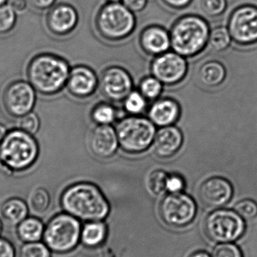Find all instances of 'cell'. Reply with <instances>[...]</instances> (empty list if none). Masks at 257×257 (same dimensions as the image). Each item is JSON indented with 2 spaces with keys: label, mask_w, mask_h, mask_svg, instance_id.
I'll list each match as a JSON object with an SVG mask.
<instances>
[{
  "label": "cell",
  "mask_w": 257,
  "mask_h": 257,
  "mask_svg": "<svg viewBox=\"0 0 257 257\" xmlns=\"http://www.w3.org/2000/svg\"><path fill=\"white\" fill-rule=\"evenodd\" d=\"M108 3H120L122 0H107Z\"/></svg>",
  "instance_id": "obj_45"
},
{
  "label": "cell",
  "mask_w": 257,
  "mask_h": 257,
  "mask_svg": "<svg viewBox=\"0 0 257 257\" xmlns=\"http://www.w3.org/2000/svg\"><path fill=\"white\" fill-rule=\"evenodd\" d=\"M147 101L139 90H133L123 102L125 111L130 115H140L147 108Z\"/></svg>",
  "instance_id": "obj_28"
},
{
  "label": "cell",
  "mask_w": 257,
  "mask_h": 257,
  "mask_svg": "<svg viewBox=\"0 0 257 257\" xmlns=\"http://www.w3.org/2000/svg\"><path fill=\"white\" fill-rule=\"evenodd\" d=\"M102 94L113 102H122L133 91V82L127 71L120 66H110L99 79Z\"/></svg>",
  "instance_id": "obj_13"
},
{
  "label": "cell",
  "mask_w": 257,
  "mask_h": 257,
  "mask_svg": "<svg viewBox=\"0 0 257 257\" xmlns=\"http://www.w3.org/2000/svg\"><path fill=\"white\" fill-rule=\"evenodd\" d=\"M7 2V0H0V6H3Z\"/></svg>",
  "instance_id": "obj_46"
},
{
  "label": "cell",
  "mask_w": 257,
  "mask_h": 257,
  "mask_svg": "<svg viewBox=\"0 0 257 257\" xmlns=\"http://www.w3.org/2000/svg\"><path fill=\"white\" fill-rule=\"evenodd\" d=\"M99 82L93 69L86 66H77L71 69L66 87L74 97L85 99L94 93Z\"/></svg>",
  "instance_id": "obj_17"
},
{
  "label": "cell",
  "mask_w": 257,
  "mask_h": 257,
  "mask_svg": "<svg viewBox=\"0 0 257 257\" xmlns=\"http://www.w3.org/2000/svg\"><path fill=\"white\" fill-rule=\"evenodd\" d=\"M212 257H244L242 250L235 243L218 244L213 250Z\"/></svg>",
  "instance_id": "obj_35"
},
{
  "label": "cell",
  "mask_w": 257,
  "mask_h": 257,
  "mask_svg": "<svg viewBox=\"0 0 257 257\" xmlns=\"http://www.w3.org/2000/svg\"><path fill=\"white\" fill-rule=\"evenodd\" d=\"M20 257H51V252L43 243L29 242L21 247Z\"/></svg>",
  "instance_id": "obj_31"
},
{
  "label": "cell",
  "mask_w": 257,
  "mask_h": 257,
  "mask_svg": "<svg viewBox=\"0 0 257 257\" xmlns=\"http://www.w3.org/2000/svg\"><path fill=\"white\" fill-rule=\"evenodd\" d=\"M28 207L22 199L18 198L8 199L1 208L3 220L11 226H16L27 218Z\"/></svg>",
  "instance_id": "obj_22"
},
{
  "label": "cell",
  "mask_w": 257,
  "mask_h": 257,
  "mask_svg": "<svg viewBox=\"0 0 257 257\" xmlns=\"http://www.w3.org/2000/svg\"><path fill=\"white\" fill-rule=\"evenodd\" d=\"M2 227H3V226H2V223L1 221H0V233H1L2 232Z\"/></svg>",
  "instance_id": "obj_47"
},
{
  "label": "cell",
  "mask_w": 257,
  "mask_h": 257,
  "mask_svg": "<svg viewBox=\"0 0 257 257\" xmlns=\"http://www.w3.org/2000/svg\"><path fill=\"white\" fill-rule=\"evenodd\" d=\"M189 257H212L210 256L209 253L207 252L203 251V250H198V251L194 252L190 255Z\"/></svg>",
  "instance_id": "obj_43"
},
{
  "label": "cell",
  "mask_w": 257,
  "mask_h": 257,
  "mask_svg": "<svg viewBox=\"0 0 257 257\" xmlns=\"http://www.w3.org/2000/svg\"><path fill=\"white\" fill-rule=\"evenodd\" d=\"M226 0H201V9L206 16L217 18L225 12Z\"/></svg>",
  "instance_id": "obj_33"
},
{
  "label": "cell",
  "mask_w": 257,
  "mask_h": 257,
  "mask_svg": "<svg viewBox=\"0 0 257 257\" xmlns=\"http://www.w3.org/2000/svg\"><path fill=\"white\" fill-rule=\"evenodd\" d=\"M0 257H15L13 245L5 238H0Z\"/></svg>",
  "instance_id": "obj_39"
},
{
  "label": "cell",
  "mask_w": 257,
  "mask_h": 257,
  "mask_svg": "<svg viewBox=\"0 0 257 257\" xmlns=\"http://www.w3.org/2000/svg\"><path fill=\"white\" fill-rule=\"evenodd\" d=\"M18 128L31 135L36 134L40 126V121L37 114L30 112L20 117Z\"/></svg>",
  "instance_id": "obj_36"
},
{
  "label": "cell",
  "mask_w": 257,
  "mask_h": 257,
  "mask_svg": "<svg viewBox=\"0 0 257 257\" xmlns=\"http://www.w3.org/2000/svg\"><path fill=\"white\" fill-rule=\"evenodd\" d=\"M116 108L111 104L101 102L91 111V118L97 125H111L117 119Z\"/></svg>",
  "instance_id": "obj_26"
},
{
  "label": "cell",
  "mask_w": 257,
  "mask_h": 257,
  "mask_svg": "<svg viewBox=\"0 0 257 257\" xmlns=\"http://www.w3.org/2000/svg\"><path fill=\"white\" fill-rule=\"evenodd\" d=\"M51 197L49 193L42 187L35 189L28 198V205L32 212L36 215L43 214L49 208Z\"/></svg>",
  "instance_id": "obj_25"
},
{
  "label": "cell",
  "mask_w": 257,
  "mask_h": 257,
  "mask_svg": "<svg viewBox=\"0 0 257 257\" xmlns=\"http://www.w3.org/2000/svg\"><path fill=\"white\" fill-rule=\"evenodd\" d=\"M45 232L43 223L36 217H27L18 225L17 233L24 242H36L42 238Z\"/></svg>",
  "instance_id": "obj_23"
},
{
  "label": "cell",
  "mask_w": 257,
  "mask_h": 257,
  "mask_svg": "<svg viewBox=\"0 0 257 257\" xmlns=\"http://www.w3.org/2000/svg\"><path fill=\"white\" fill-rule=\"evenodd\" d=\"M119 145L124 152L139 154L154 143L156 126L149 118L131 115L122 119L115 128Z\"/></svg>",
  "instance_id": "obj_6"
},
{
  "label": "cell",
  "mask_w": 257,
  "mask_h": 257,
  "mask_svg": "<svg viewBox=\"0 0 257 257\" xmlns=\"http://www.w3.org/2000/svg\"><path fill=\"white\" fill-rule=\"evenodd\" d=\"M163 84L155 77L149 76L143 78L139 84V91L147 100H157L163 91Z\"/></svg>",
  "instance_id": "obj_29"
},
{
  "label": "cell",
  "mask_w": 257,
  "mask_h": 257,
  "mask_svg": "<svg viewBox=\"0 0 257 257\" xmlns=\"http://www.w3.org/2000/svg\"><path fill=\"white\" fill-rule=\"evenodd\" d=\"M163 4L174 10H182L191 4L193 0H161Z\"/></svg>",
  "instance_id": "obj_40"
},
{
  "label": "cell",
  "mask_w": 257,
  "mask_h": 257,
  "mask_svg": "<svg viewBox=\"0 0 257 257\" xmlns=\"http://www.w3.org/2000/svg\"><path fill=\"white\" fill-rule=\"evenodd\" d=\"M107 235L106 226L100 221H90L81 230V238L83 244L87 247L100 245Z\"/></svg>",
  "instance_id": "obj_24"
},
{
  "label": "cell",
  "mask_w": 257,
  "mask_h": 257,
  "mask_svg": "<svg viewBox=\"0 0 257 257\" xmlns=\"http://www.w3.org/2000/svg\"><path fill=\"white\" fill-rule=\"evenodd\" d=\"M228 30L231 37L240 45L257 42V7L243 6L237 8L229 20Z\"/></svg>",
  "instance_id": "obj_11"
},
{
  "label": "cell",
  "mask_w": 257,
  "mask_h": 257,
  "mask_svg": "<svg viewBox=\"0 0 257 257\" xmlns=\"http://www.w3.org/2000/svg\"><path fill=\"white\" fill-rule=\"evenodd\" d=\"M169 173L163 169H156L151 172L148 178V187L154 195L166 193V181Z\"/></svg>",
  "instance_id": "obj_30"
},
{
  "label": "cell",
  "mask_w": 257,
  "mask_h": 257,
  "mask_svg": "<svg viewBox=\"0 0 257 257\" xmlns=\"http://www.w3.org/2000/svg\"><path fill=\"white\" fill-rule=\"evenodd\" d=\"M198 196L205 207L217 209L230 202L233 196V187L228 180L221 177H212L201 184Z\"/></svg>",
  "instance_id": "obj_14"
},
{
  "label": "cell",
  "mask_w": 257,
  "mask_h": 257,
  "mask_svg": "<svg viewBox=\"0 0 257 257\" xmlns=\"http://www.w3.org/2000/svg\"><path fill=\"white\" fill-rule=\"evenodd\" d=\"M7 5H9L15 12H21L27 7L26 0H7Z\"/></svg>",
  "instance_id": "obj_42"
},
{
  "label": "cell",
  "mask_w": 257,
  "mask_h": 257,
  "mask_svg": "<svg viewBox=\"0 0 257 257\" xmlns=\"http://www.w3.org/2000/svg\"><path fill=\"white\" fill-rule=\"evenodd\" d=\"M15 11L9 5L0 6V34H4L10 31L15 26Z\"/></svg>",
  "instance_id": "obj_34"
},
{
  "label": "cell",
  "mask_w": 257,
  "mask_h": 257,
  "mask_svg": "<svg viewBox=\"0 0 257 257\" xmlns=\"http://www.w3.org/2000/svg\"><path fill=\"white\" fill-rule=\"evenodd\" d=\"M230 33L225 27H217L210 32L208 45L212 51L220 52L229 47L231 42Z\"/></svg>",
  "instance_id": "obj_27"
},
{
  "label": "cell",
  "mask_w": 257,
  "mask_h": 257,
  "mask_svg": "<svg viewBox=\"0 0 257 257\" xmlns=\"http://www.w3.org/2000/svg\"><path fill=\"white\" fill-rule=\"evenodd\" d=\"M81 235L80 222L69 214L53 217L45 228V244L51 251L65 253L72 251L79 242Z\"/></svg>",
  "instance_id": "obj_8"
},
{
  "label": "cell",
  "mask_w": 257,
  "mask_h": 257,
  "mask_svg": "<svg viewBox=\"0 0 257 257\" xmlns=\"http://www.w3.org/2000/svg\"><path fill=\"white\" fill-rule=\"evenodd\" d=\"M210 28L199 15L189 14L180 17L171 27V48L184 57H192L203 51L208 45Z\"/></svg>",
  "instance_id": "obj_3"
},
{
  "label": "cell",
  "mask_w": 257,
  "mask_h": 257,
  "mask_svg": "<svg viewBox=\"0 0 257 257\" xmlns=\"http://www.w3.org/2000/svg\"><path fill=\"white\" fill-rule=\"evenodd\" d=\"M184 143V136L179 128L172 126L160 127L154 138V153L161 159H169L178 154Z\"/></svg>",
  "instance_id": "obj_18"
},
{
  "label": "cell",
  "mask_w": 257,
  "mask_h": 257,
  "mask_svg": "<svg viewBox=\"0 0 257 257\" xmlns=\"http://www.w3.org/2000/svg\"><path fill=\"white\" fill-rule=\"evenodd\" d=\"M89 146L96 157L111 158L120 146L115 128L111 125H97L90 133Z\"/></svg>",
  "instance_id": "obj_16"
},
{
  "label": "cell",
  "mask_w": 257,
  "mask_h": 257,
  "mask_svg": "<svg viewBox=\"0 0 257 257\" xmlns=\"http://www.w3.org/2000/svg\"><path fill=\"white\" fill-rule=\"evenodd\" d=\"M39 156V145L33 135L20 128L6 133L0 142V162L12 172L33 166Z\"/></svg>",
  "instance_id": "obj_4"
},
{
  "label": "cell",
  "mask_w": 257,
  "mask_h": 257,
  "mask_svg": "<svg viewBox=\"0 0 257 257\" xmlns=\"http://www.w3.org/2000/svg\"><path fill=\"white\" fill-rule=\"evenodd\" d=\"M186 187L185 180L178 173L169 174L166 181V192L169 193H182Z\"/></svg>",
  "instance_id": "obj_37"
},
{
  "label": "cell",
  "mask_w": 257,
  "mask_h": 257,
  "mask_svg": "<svg viewBox=\"0 0 257 257\" xmlns=\"http://www.w3.org/2000/svg\"><path fill=\"white\" fill-rule=\"evenodd\" d=\"M148 0H122V3L133 13L142 12L148 5Z\"/></svg>",
  "instance_id": "obj_38"
},
{
  "label": "cell",
  "mask_w": 257,
  "mask_h": 257,
  "mask_svg": "<svg viewBox=\"0 0 257 257\" xmlns=\"http://www.w3.org/2000/svg\"><path fill=\"white\" fill-rule=\"evenodd\" d=\"M99 36L108 42H120L131 36L136 27L135 14L121 3H107L95 19Z\"/></svg>",
  "instance_id": "obj_5"
},
{
  "label": "cell",
  "mask_w": 257,
  "mask_h": 257,
  "mask_svg": "<svg viewBox=\"0 0 257 257\" xmlns=\"http://www.w3.org/2000/svg\"><path fill=\"white\" fill-rule=\"evenodd\" d=\"M60 204L67 214L87 221H100L110 211L103 193L91 183L80 182L69 186L63 191Z\"/></svg>",
  "instance_id": "obj_1"
},
{
  "label": "cell",
  "mask_w": 257,
  "mask_h": 257,
  "mask_svg": "<svg viewBox=\"0 0 257 257\" xmlns=\"http://www.w3.org/2000/svg\"><path fill=\"white\" fill-rule=\"evenodd\" d=\"M6 111L14 117H22L34 108L36 92L30 83L17 81L6 87L3 94Z\"/></svg>",
  "instance_id": "obj_12"
},
{
  "label": "cell",
  "mask_w": 257,
  "mask_h": 257,
  "mask_svg": "<svg viewBox=\"0 0 257 257\" xmlns=\"http://www.w3.org/2000/svg\"><path fill=\"white\" fill-rule=\"evenodd\" d=\"M179 103L172 98L157 99L148 110V118L159 127L172 126L181 117Z\"/></svg>",
  "instance_id": "obj_20"
},
{
  "label": "cell",
  "mask_w": 257,
  "mask_h": 257,
  "mask_svg": "<svg viewBox=\"0 0 257 257\" xmlns=\"http://www.w3.org/2000/svg\"><path fill=\"white\" fill-rule=\"evenodd\" d=\"M151 73L164 85L179 84L185 78L188 65L185 57L175 51L157 56L151 65Z\"/></svg>",
  "instance_id": "obj_10"
},
{
  "label": "cell",
  "mask_w": 257,
  "mask_h": 257,
  "mask_svg": "<svg viewBox=\"0 0 257 257\" xmlns=\"http://www.w3.org/2000/svg\"><path fill=\"white\" fill-rule=\"evenodd\" d=\"M203 228L207 238L213 242L235 243L244 236L247 224L235 210L221 208L207 216Z\"/></svg>",
  "instance_id": "obj_7"
},
{
  "label": "cell",
  "mask_w": 257,
  "mask_h": 257,
  "mask_svg": "<svg viewBox=\"0 0 257 257\" xmlns=\"http://www.w3.org/2000/svg\"><path fill=\"white\" fill-rule=\"evenodd\" d=\"M233 209L246 221L254 220L257 217V203L253 199L239 201L235 204Z\"/></svg>",
  "instance_id": "obj_32"
},
{
  "label": "cell",
  "mask_w": 257,
  "mask_h": 257,
  "mask_svg": "<svg viewBox=\"0 0 257 257\" xmlns=\"http://www.w3.org/2000/svg\"><path fill=\"white\" fill-rule=\"evenodd\" d=\"M139 44L144 52L157 57L169 51L171 48L170 33L160 26H148L141 33Z\"/></svg>",
  "instance_id": "obj_19"
},
{
  "label": "cell",
  "mask_w": 257,
  "mask_h": 257,
  "mask_svg": "<svg viewBox=\"0 0 257 257\" xmlns=\"http://www.w3.org/2000/svg\"><path fill=\"white\" fill-rule=\"evenodd\" d=\"M56 0H29L30 4L39 10H45L51 7Z\"/></svg>",
  "instance_id": "obj_41"
},
{
  "label": "cell",
  "mask_w": 257,
  "mask_h": 257,
  "mask_svg": "<svg viewBox=\"0 0 257 257\" xmlns=\"http://www.w3.org/2000/svg\"><path fill=\"white\" fill-rule=\"evenodd\" d=\"M6 135V128L3 126V124L0 123V142L3 140V138L5 137V136Z\"/></svg>",
  "instance_id": "obj_44"
},
{
  "label": "cell",
  "mask_w": 257,
  "mask_h": 257,
  "mask_svg": "<svg viewBox=\"0 0 257 257\" xmlns=\"http://www.w3.org/2000/svg\"><path fill=\"white\" fill-rule=\"evenodd\" d=\"M78 14L76 9L66 3H60L51 8L46 17L48 30L58 36L70 34L76 28Z\"/></svg>",
  "instance_id": "obj_15"
},
{
  "label": "cell",
  "mask_w": 257,
  "mask_h": 257,
  "mask_svg": "<svg viewBox=\"0 0 257 257\" xmlns=\"http://www.w3.org/2000/svg\"><path fill=\"white\" fill-rule=\"evenodd\" d=\"M224 66L217 61L207 62L199 70L198 78L202 85L207 87H214L220 85L226 78Z\"/></svg>",
  "instance_id": "obj_21"
},
{
  "label": "cell",
  "mask_w": 257,
  "mask_h": 257,
  "mask_svg": "<svg viewBox=\"0 0 257 257\" xmlns=\"http://www.w3.org/2000/svg\"><path fill=\"white\" fill-rule=\"evenodd\" d=\"M197 207L193 198L185 193H169L160 205L162 220L168 226L181 228L190 224L196 217Z\"/></svg>",
  "instance_id": "obj_9"
},
{
  "label": "cell",
  "mask_w": 257,
  "mask_h": 257,
  "mask_svg": "<svg viewBox=\"0 0 257 257\" xmlns=\"http://www.w3.org/2000/svg\"><path fill=\"white\" fill-rule=\"evenodd\" d=\"M70 71L67 62L61 57L42 54L30 61L27 77L35 90L43 95H54L66 85Z\"/></svg>",
  "instance_id": "obj_2"
}]
</instances>
